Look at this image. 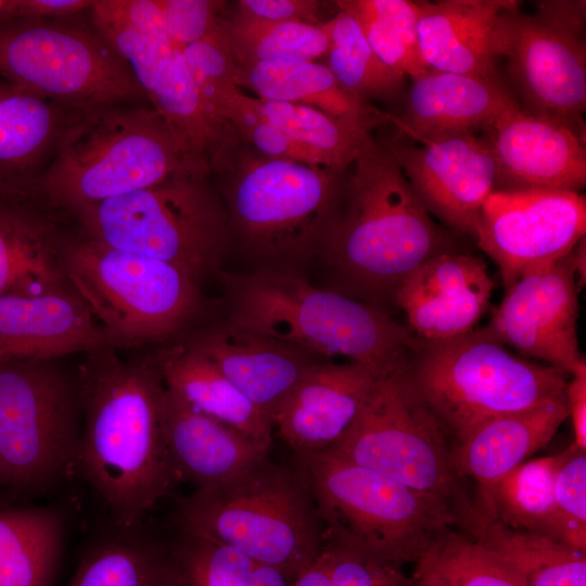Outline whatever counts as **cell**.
Segmentation results:
<instances>
[{"label": "cell", "instance_id": "cell-1", "mask_svg": "<svg viewBox=\"0 0 586 586\" xmlns=\"http://www.w3.org/2000/svg\"><path fill=\"white\" fill-rule=\"evenodd\" d=\"M82 354L76 379L84 425L76 467L123 532H136L177 483L164 425L166 385L154 354Z\"/></svg>", "mask_w": 586, "mask_h": 586}, {"label": "cell", "instance_id": "cell-2", "mask_svg": "<svg viewBox=\"0 0 586 586\" xmlns=\"http://www.w3.org/2000/svg\"><path fill=\"white\" fill-rule=\"evenodd\" d=\"M353 164L320 254L336 290L388 310L412 271L458 249L418 199L388 144L371 138Z\"/></svg>", "mask_w": 586, "mask_h": 586}, {"label": "cell", "instance_id": "cell-3", "mask_svg": "<svg viewBox=\"0 0 586 586\" xmlns=\"http://www.w3.org/2000/svg\"><path fill=\"white\" fill-rule=\"evenodd\" d=\"M221 278L228 322L321 359L345 357L383 375L403 368L418 342L390 310L285 269Z\"/></svg>", "mask_w": 586, "mask_h": 586}, {"label": "cell", "instance_id": "cell-4", "mask_svg": "<svg viewBox=\"0 0 586 586\" xmlns=\"http://www.w3.org/2000/svg\"><path fill=\"white\" fill-rule=\"evenodd\" d=\"M208 165L218 178L230 242L275 269L320 254L341 205L344 173L263 156L232 127Z\"/></svg>", "mask_w": 586, "mask_h": 586}, {"label": "cell", "instance_id": "cell-5", "mask_svg": "<svg viewBox=\"0 0 586 586\" xmlns=\"http://www.w3.org/2000/svg\"><path fill=\"white\" fill-rule=\"evenodd\" d=\"M192 161L201 160L189 154L153 107L120 104L77 111L28 194L46 207L75 214L157 184Z\"/></svg>", "mask_w": 586, "mask_h": 586}, {"label": "cell", "instance_id": "cell-6", "mask_svg": "<svg viewBox=\"0 0 586 586\" xmlns=\"http://www.w3.org/2000/svg\"><path fill=\"white\" fill-rule=\"evenodd\" d=\"M293 464L314 498L323 546L403 568L459 530L444 507L374 470L328 454L294 456Z\"/></svg>", "mask_w": 586, "mask_h": 586}, {"label": "cell", "instance_id": "cell-7", "mask_svg": "<svg viewBox=\"0 0 586 586\" xmlns=\"http://www.w3.org/2000/svg\"><path fill=\"white\" fill-rule=\"evenodd\" d=\"M175 522L279 569L291 582L323 548L321 520L302 473L268 457L178 498Z\"/></svg>", "mask_w": 586, "mask_h": 586}, {"label": "cell", "instance_id": "cell-8", "mask_svg": "<svg viewBox=\"0 0 586 586\" xmlns=\"http://www.w3.org/2000/svg\"><path fill=\"white\" fill-rule=\"evenodd\" d=\"M405 374L451 446L484 422L565 395L568 374L512 353L482 328L418 342Z\"/></svg>", "mask_w": 586, "mask_h": 586}, {"label": "cell", "instance_id": "cell-9", "mask_svg": "<svg viewBox=\"0 0 586 586\" xmlns=\"http://www.w3.org/2000/svg\"><path fill=\"white\" fill-rule=\"evenodd\" d=\"M207 162L192 161L162 182L87 206L80 233L169 263L199 283L218 270L230 244L226 211Z\"/></svg>", "mask_w": 586, "mask_h": 586}, {"label": "cell", "instance_id": "cell-10", "mask_svg": "<svg viewBox=\"0 0 586 586\" xmlns=\"http://www.w3.org/2000/svg\"><path fill=\"white\" fill-rule=\"evenodd\" d=\"M404 367L377 379L349 429L323 454L419 492L444 507L460 531L476 537L482 520L454 466L450 438L412 388Z\"/></svg>", "mask_w": 586, "mask_h": 586}, {"label": "cell", "instance_id": "cell-11", "mask_svg": "<svg viewBox=\"0 0 586 586\" xmlns=\"http://www.w3.org/2000/svg\"><path fill=\"white\" fill-rule=\"evenodd\" d=\"M62 254L72 288L122 349L164 343L200 313V283L169 263L80 232L64 233Z\"/></svg>", "mask_w": 586, "mask_h": 586}, {"label": "cell", "instance_id": "cell-12", "mask_svg": "<svg viewBox=\"0 0 586 586\" xmlns=\"http://www.w3.org/2000/svg\"><path fill=\"white\" fill-rule=\"evenodd\" d=\"M67 18L0 22V77L73 111L146 98L95 28Z\"/></svg>", "mask_w": 586, "mask_h": 586}, {"label": "cell", "instance_id": "cell-13", "mask_svg": "<svg viewBox=\"0 0 586 586\" xmlns=\"http://www.w3.org/2000/svg\"><path fill=\"white\" fill-rule=\"evenodd\" d=\"M78 384L55 360L0 361V483L42 492L76 467Z\"/></svg>", "mask_w": 586, "mask_h": 586}, {"label": "cell", "instance_id": "cell-14", "mask_svg": "<svg viewBox=\"0 0 586 586\" xmlns=\"http://www.w3.org/2000/svg\"><path fill=\"white\" fill-rule=\"evenodd\" d=\"M586 233V199L568 190H494L475 227L479 247L507 291L523 275L568 255Z\"/></svg>", "mask_w": 586, "mask_h": 586}, {"label": "cell", "instance_id": "cell-15", "mask_svg": "<svg viewBox=\"0 0 586 586\" xmlns=\"http://www.w3.org/2000/svg\"><path fill=\"white\" fill-rule=\"evenodd\" d=\"M507 9L499 23L498 53L527 111L555 118L584 138L586 49L584 36L557 27L536 14Z\"/></svg>", "mask_w": 586, "mask_h": 586}, {"label": "cell", "instance_id": "cell-16", "mask_svg": "<svg viewBox=\"0 0 586 586\" xmlns=\"http://www.w3.org/2000/svg\"><path fill=\"white\" fill-rule=\"evenodd\" d=\"M572 251L520 277L483 327L520 356L568 375L584 357L577 339L581 286Z\"/></svg>", "mask_w": 586, "mask_h": 586}, {"label": "cell", "instance_id": "cell-17", "mask_svg": "<svg viewBox=\"0 0 586 586\" xmlns=\"http://www.w3.org/2000/svg\"><path fill=\"white\" fill-rule=\"evenodd\" d=\"M387 143L418 199L447 227L474 237L481 208L495 190L496 167L485 136L404 135Z\"/></svg>", "mask_w": 586, "mask_h": 586}, {"label": "cell", "instance_id": "cell-18", "mask_svg": "<svg viewBox=\"0 0 586 586\" xmlns=\"http://www.w3.org/2000/svg\"><path fill=\"white\" fill-rule=\"evenodd\" d=\"M482 132L495 162V190L584 189V138L565 124L515 104Z\"/></svg>", "mask_w": 586, "mask_h": 586}, {"label": "cell", "instance_id": "cell-19", "mask_svg": "<svg viewBox=\"0 0 586 586\" xmlns=\"http://www.w3.org/2000/svg\"><path fill=\"white\" fill-rule=\"evenodd\" d=\"M495 282L483 258L459 250L431 257L399 285L394 306L419 340L440 341L475 328Z\"/></svg>", "mask_w": 586, "mask_h": 586}, {"label": "cell", "instance_id": "cell-20", "mask_svg": "<svg viewBox=\"0 0 586 586\" xmlns=\"http://www.w3.org/2000/svg\"><path fill=\"white\" fill-rule=\"evenodd\" d=\"M379 377L353 361H317L284 400L273 426L294 456L323 454L349 429Z\"/></svg>", "mask_w": 586, "mask_h": 586}, {"label": "cell", "instance_id": "cell-21", "mask_svg": "<svg viewBox=\"0 0 586 586\" xmlns=\"http://www.w3.org/2000/svg\"><path fill=\"white\" fill-rule=\"evenodd\" d=\"M104 35L189 154L208 163L216 140L182 48L164 36L116 26L107 27Z\"/></svg>", "mask_w": 586, "mask_h": 586}, {"label": "cell", "instance_id": "cell-22", "mask_svg": "<svg viewBox=\"0 0 586 586\" xmlns=\"http://www.w3.org/2000/svg\"><path fill=\"white\" fill-rule=\"evenodd\" d=\"M102 347L120 348L74 290L0 296V361L55 360Z\"/></svg>", "mask_w": 586, "mask_h": 586}, {"label": "cell", "instance_id": "cell-23", "mask_svg": "<svg viewBox=\"0 0 586 586\" xmlns=\"http://www.w3.org/2000/svg\"><path fill=\"white\" fill-rule=\"evenodd\" d=\"M184 342L213 361L273 424V418L307 370L321 358L228 321Z\"/></svg>", "mask_w": 586, "mask_h": 586}, {"label": "cell", "instance_id": "cell-24", "mask_svg": "<svg viewBox=\"0 0 586 586\" xmlns=\"http://www.w3.org/2000/svg\"><path fill=\"white\" fill-rule=\"evenodd\" d=\"M514 0L417 1L418 41L426 69L496 75L498 30Z\"/></svg>", "mask_w": 586, "mask_h": 586}, {"label": "cell", "instance_id": "cell-25", "mask_svg": "<svg viewBox=\"0 0 586 586\" xmlns=\"http://www.w3.org/2000/svg\"><path fill=\"white\" fill-rule=\"evenodd\" d=\"M63 235L28 193L0 192V296H38L74 290Z\"/></svg>", "mask_w": 586, "mask_h": 586}, {"label": "cell", "instance_id": "cell-26", "mask_svg": "<svg viewBox=\"0 0 586 586\" xmlns=\"http://www.w3.org/2000/svg\"><path fill=\"white\" fill-rule=\"evenodd\" d=\"M165 437L173 472L196 489L221 483L268 457L270 445L209 417L166 388Z\"/></svg>", "mask_w": 586, "mask_h": 586}, {"label": "cell", "instance_id": "cell-27", "mask_svg": "<svg viewBox=\"0 0 586 586\" xmlns=\"http://www.w3.org/2000/svg\"><path fill=\"white\" fill-rule=\"evenodd\" d=\"M566 418L564 395L531 409L493 418L451 446L458 473L475 481L474 500L483 526L494 484L546 446Z\"/></svg>", "mask_w": 586, "mask_h": 586}, {"label": "cell", "instance_id": "cell-28", "mask_svg": "<svg viewBox=\"0 0 586 586\" xmlns=\"http://www.w3.org/2000/svg\"><path fill=\"white\" fill-rule=\"evenodd\" d=\"M411 81L404 116L388 114L403 135L480 132L518 104L497 76L426 69Z\"/></svg>", "mask_w": 586, "mask_h": 586}, {"label": "cell", "instance_id": "cell-29", "mask_svg": "<svg viewBox=\"0 0 586 586\" xmlns=\"http://www.w3.org/2000/svg\"><path fill=\"white\" fill-rule=\"evenodd\" d=\"M75 112L0 77V192L28 193Z\"/></svg>", "mask_w": 586, "mask_h": 586}, {"label": "cell", "instance_id": "cell-30", "mask_svg": "<svg viewBox=\"0 0 586 586\" xmlns=\"http://www.w3.org/2000/svg\"><path fill=\"white\" fill-rule=\"evenodd\" d=\"M234 81L253 90L262 101H278L315 107L368 130L390 123L388 113L355 98L317 61H272L237 65Z\"/></svg>", "mask_w": 586, "mask_h": 586}, {"label": "cell", "instance_id": "cell-31", "mask_svg": "<svg viewBox=\"0 0 586 586\" xmlns=\"http://www.w3.org/2000/svg\"><path fill=\"white\" fill-rule=\"evenodd\" d=\"M154 354L166 388L201 412L271 445L273 424L206 356L184 341Z\"/></svg>", "mask_w": 586, "mask_h": 586}, {"label": "cell", "instance_id": "cell-32", "mask_svg": "<svg viewBox=\"0 0 586 586\" xmlns=\"http://www.w3.org/2000/svg\"><path fill=\"white\" fill-rule=\"evenodd\" d=\"M569 453L570 447L557 455L523 462L499 479L489 495L484 525L496 521L511 530L561 542L555 481Z\"/></svg>", "mask_w": 586, "mask_h": 586}, {"label": "cell", "instance_id": "cell-33", "mask_svg": "<svg viewBox=\"0 0 586 586\" xmlns=\"http://www.w3.org/2000/svg\"><path fill=\"white\" fill-rule=\"evenodd\" d=\"M62 539L63 521L54 510H0V586H48Z\"/></svg>", "mask_w": 586, "mask_h": 586}, {"label": "cell", "instance_id": "cell-34", "mask_svg": "<svg viewBox=\"0 0 586 586\" xmlns=\"http://www.w3.org/2000/svg\"><path fill=\"white\" fill-rule=\"evenodd\" d=\"M69 586H182L170 546L124 532L94 546Z\"/></svg>", "mask_w": 586, "mask_h": 586}, {"label": "cell", "instance_id": "cell-35", "mask_svg": "<svg viewBox=\"0 0 586 586\" xmlns=\"http://www.w3.org/2000/svg\"><path fill=\"white\" fill-rule=\"evenodd\" d=\"M508 561L527 586H586V552L491 521L474 537Z\"/></svg>", "mask_w": 586, "mask_h": 586}, {"label": "cell", "instance_id": "cell-36", "mask_svg": "<svg viewBox=\"0 0 586 586\" xmlns=\"http://www.w3.org/2000/svg\"><path fill=\"white\" fill-rule=\"evenodd\" d=\"M182 586H290L279 569L208 536L178 528L170 545Z\"/></svg>", "mask_w": 586, "mask_h": 586}, {"label": "cell", "instance_id": "cell-37", "mask_svg": "<svg viewBox=\"0 0 586 586\" xmlns=\"http://www.w3.org/2000/svg\"><path fill=\"white\" fill-rule=\"evenodd\" d=\"M328 38L322 58L340 86L357 99L395 97L404 78L386 66L367 41L356 18L344 10L321 23Z\"/></svg>", "mask_w": 586, "mask_h": 586}, {"label": "cell", "instance_id": "cell-38", "mask_svg": "<svg viewBox=\"0 0 586 586\" xmlns=\"http://www.w3.org/2000/svg\"><path fill=\"white\" fill-rule=\"evenodd\" d=\"M222 27L237 65L322 59L328 38L320 24L269 22L233 14Z\"/></svg>", "mask_w": 586, "mask_h": 586}, {"label": "cell", "instance_id": "cell-39", "mask_svg": "<svg viewBox=\"0 0 586 586\" xmlns=\"http://www.w3.org/2000/svg\"><path fill=\"white\" fill-rule=\"evenodd\" d=\"M262 101V100H260ZM267 116L296 142L322 155L341 173L355 162L371 131L311 106L262 101Z\"/></svg>", "mask_w": 586, "mask_h": 586}, {"label": "cell", "instance_id": "cell-40", "mask_svg": "<svg viewBox=\"0 0 586 586\" xmlns=\"http://www.w3.org/2000/svg\"><path fill=\"white\" fill-rule=\"evenodd\" d=\"M182 50L216 148L230 126L224 119L227 103L239 88L234 81L237 63L222 27V18L207 36Z\"/></svg>", "mask_w": 586, "mask_h": 586}, {"label": "cell", "instance_id": "cell-41", "mask_svg": "<svg viewBox=\"0 0 586 586\" xmlns=\"http://www.w3.org/2000/svg\"><path fill=\"white\" fill-rule=\"evenodd\" d=\"M424 560L453 586H527L508 561L457 528Z\"/></svg>", "mask_w": 586, "mask_h": 586}, {"label": "cell", "instance_id": "cell-42", "mask_svg": "<svg viewBox=\"0 0 586 586\" xmlns=\"http://www.w3.org/2000/svg\"><path fill=\"white\" fill-rule=\"evenodd\" d=\"M224 119L249 148L263 156L332 169L322 155L296 142L271 122L259 99L239 88L227 103Z\"/></svg>", "mask_w": 586, "mask_h": 586}, {"label": "cell", "instance_id": "cell-43", "mask_svg": "<svg viewBox=\"0 0 586 586\" xmlns=\"http://www.w3.org/2000/svg\"><path fill=\"white\" fill-rule=\"evenodd\" d=\"M555 481L561 542L586 552V451L572 443Z\"/></svg>", "mask_w": 586, "mask_h": 586}, {"label": "cell", "instance_id": "cell-44", "mask_svg": "<svg viewBox=\"0 0 586 586\" xmlns=\"http://www.w3.org/2000/svg\"><path fill=\"white\" fill-rule=\"evenodd\" d=\"M332 586H413L403 568L349 550L323 546Z\"/></svg>", "mask_w": 586, "mask_h": 586}, {"label": "cell", "instance_id": "cell-45", "mask_svg": "<svg viewBox=\"0 0 586 586\" xmlns=\"http://www.w3.org/2000/svg\"><path fill=\"white\" fill-rule=\"evenodd\" d=\"M224 5L214 0H160L168 39L180 48L203 39L219 25Z\"/></svg>", "mask_w": 586, "mask_h": 586}, {"label": "cell", "instance_id": "cell-46", "mask_svg": "<svg viewBox=\"0 0 586 586\" xmlns=\"http://www.w3.org/2000/svg\"><path fill=\"white\" fill-rule=\"evenodd\" d=\"M335 5L356 18L372 50L398 76L415 79L426 71L411 58L394 30L367 11L359 0L336 1Z\"/></svg>", "mask_w": 586, "mask_h": 586}, {"label": "cell", "instance_id": "cell-47", "mask_svg": "<svg viewBox=\"0 0 586 586\" xmlns=\"http://www.w3.org/2000/svg\"><path fill=\"white\" fill-rule=\"evenodd\" d=\"M359 1L367 11L385 22L394 30L411 58L425 68L419 50L417 1Z\"/></svg>", "mask_w": 586, "mask_h": 586}, {"label": "cell", "instance_id": "cell-48", "mask_svg": "<svg viewBox=\"0 0 586 586\" xmlns=\"http://www.w3.org/2000/svg\"><path fill=\"white\" fill-rule=\"evenodd\" d=\"M320 1L316 0H241L234 14L269 22H302L320 24Z\"/></svg>", "mask_w": 586, "mask_h": 586}, {"label": "cell", "instance_id": "cell-49", "mask_svg": "<svg viewBox=\"0 0 586 586\" xmlns=\"http://www.w3.org/2000/svg\"><path fill=\"white\" fill-rule=\"evenodd\" d=\"M92 4L90 0H0V22L67 18Z\"/></svg>", "mask_w": 586, "mask_h": 586}, {"label": "cell", "instance_id": "cell-50", "mask_svg": "<svg viewBox=\"0 0 586 586\" xmlns=\"http://www.w3.org/2000/svg\"><path fill=\"white\" fill-rule=\"evenodd\" d=\"M565 386L568 417L574 429V446L586 451V361L583 357L574 367Z\"/></svg>", "mask_w": 586, "mask_h": 586}, {"label": "cell", "instance_id": "cell-51", "mask_svg": "<svg viewBox=\"0 0 586 586\" xmlns=\"http://www.w3.org/2000/svg\"><path fill=\"white\" fill-rule=\"evenodd\" d=\"M535 14L544 21L584 36L585 27V1H540L537 4Z\"/></svg>", "mask_w": 586, "mask_h": 586}, {"label": "cell", "instance_id": "cell-52", "mask_svg": "<svg viewBox=\"0 0 586 586\" xmlns=\"http://www.w3.org/2000/svg\"><path fill=\"white\" fill-rule=\"evenodd\" d=\"M290 586H332L328 558L323 549L309 565L294 577Z\"/></svg>", "mask_w": 586, "mask_h": 586}, {"label": "cell", "instance_id": "cell-53", "mask_svg": "<svg viewBox=\"0 0 586 586\" xmlns=\"http://www.w3.org/2000/svg\"><path fill=\"white\" fill-rule=\"evenodd\" d=\"M418 577L413 586H453L435 568L423 560L417 565Z\"/></svg>", "mask_w": 586, "mask_h": 586}, {"label": "cell", "instance_id": "cell-54", "mask_svg": "<svg viewBox=\"0 0 586 586\" xmlns=\"http://www.w3.org/2000/svg\"><path fill=\"white\" fill-rule=\"evenodd\" d=\"M574 267L578 285L585 284L586 277V240L585 237L576 244L572 251Z\"/></svg>", "mask_w": 586, "mask_h": 586}]
</instances>
